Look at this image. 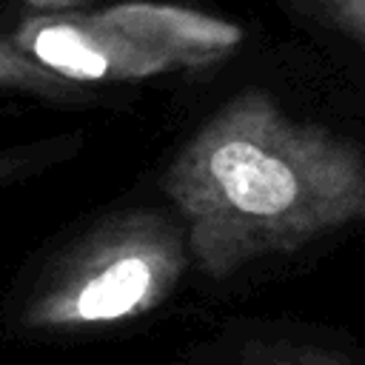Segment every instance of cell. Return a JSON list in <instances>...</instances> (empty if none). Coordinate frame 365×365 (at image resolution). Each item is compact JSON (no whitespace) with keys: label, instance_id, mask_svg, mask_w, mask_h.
I'll return each mask as SVG.
<instances>
[{"label":"cell","instance_id":"1","mask_svg":"<svg viewBox=\"0 0 365 365\" xmlns=\"http://www.w3.org/2000/svg\"><path fill=\"white\" fill-rule=\"evenodd\" d=\"M188 248L211 279L365 222V154L291 117L262 88L225 100L160 177Z\"/></svg>","mask_w":365,"mask_h":365},{"label":"cell","instance_id":"2","mask_svg":"<svg viewBox=\"0 0 365 365\" xmlns=\"http://www.w3.org/2000/svg\"><path fill=\"white\" fill-rule=\"evenodd\" d=\"M188 262L180 225L157 208H123L71 234L17 277L3 325L17 339H60L160 308Z\"/></svg>","mask_w":365,"mask_h":365},{"label":"cell","instance_id":"3","mask_svg":"<svg viewBox=\"0 0 365 365\" xmlns=\"http://www.w3.org/2000/svg\"><path fill=\"white\" fill-rule=\"evenodd\" d=\"M240 40L234 23L168 3L31 14L11 34L26 57L77 88L202 68L228 57Z\"/></svg>","mask_w":365,"mask_h":365},{"label":"cell","instance_id":"4","mask_svg":"<svg viewBox=\"0 0 365 365\" xmlns=\"http://www.w3.org/2000/svg\"><path fill=\"white\" fill-rule=\"evenodd\" d=\"M0 91L29 94L40 100H74L77 94H83V88L46 71L31 57H26L11 40L3 37H0Z\"/></svg>","mask_w":365,"mask_h":365},{"label":"cell","instance_id":"5","mask_svg":"<svg viewBox=\"0 0 365 365\" xmlns=\"http://www.w3.org/2000/svg\"><path fill=\"white\" fill-rule=\"evenodd\" d=\"M74 140L68 137H51L37 143H20V145H3L0 148V191L20 185L31 177H40L51 165L63 163L74 151Z\"/></svg>","mask_w":365,"mask_h":365},{"label":"cell","instance_id":"6","mask_svg":"<svg viewBox=\"0 0 365 365\" xmlns=\"http://www.w3.org/2000/svg\"><path fill=\"white\" fill-rule=\"evenodd\" d=\"M319 29L348 40L365 54V0H285Z\"/></svg>","mask_w":365,"mask_h":365},{"label":"cell","instance_id":"7","mask_svg":"<svg viewBox=\"0 0 365 365\" xmlns=\"http://www.w3.org/2000/svg\"><path fill=\"white\" fill-rule=\"evenodd\" d=\"M242 365H354L339 348L305 339H268L248 345Z\"/></svg>","mask_w":365,"mask_h":365},{"label":"cell","instance_id":"8","mask_svg":"<svg viewBox=\"0 0 365 365\" xmlns=\"http://www.w3.org/2000/svg\"><path fill=\"white\" fill-rule=\"evenodd\" d=\"M23 3H29L34 9H43V14H48V11H68V9H74L86 0H23Z\"/></svg>","mask_w":365,"mask_h":365}]
</instances>
